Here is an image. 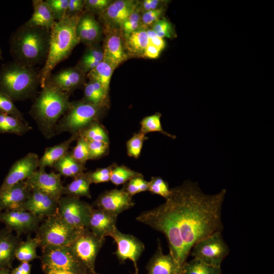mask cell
Here are the masks:
<instances>
[{
  "label": "cell",
  "mask_w": 274,
  "mask_h": 274,
  "mask_svg": "<svg viewBox=\"0 0 274 274\" xmlns=\"http://www.w3.org/2000/svg\"><path fill=\"white\" fill-rule=\"evenodd\" d=\"M226 189L208 195L197 183L186 181L171 189L165 201L142 212L145 221L167 239L169 249L188 256L199 241L222 232V207Z\"/></svg>",
  "instance_id": "1"
},
{
  "label": "cell",
  "mask_w": 274,
  "mask_h": 274,
  "mask_svg": "<svg viewBox=\"0 0 274 274\" xmlns=\"http://www.w3.org/2000/svg\"><path fill=\"white\" fill-rule=\"evenodd\" d=\"M82 14L65 17L56 21L50 29L47 56L43 67L39 71L41 88L45 86L53 69L66 59L80 43L77 34V26Z\"/></svg>",
  "instance_id": "2"
},
{
  "label": "cell",
  "mask_w": 274,
  "mask_h": 274,
  "mask_svg": "<svg viewBox=\"0 0 274 274\" xmlns=\"http://www.w3.org/2000/svg\"><path fill=\"white\" fill-rule=\"evenodd\" d=\"M69 95L47 81L36 97L30 114L46 138L56 134V126L70 106Z\"/></svg>",
  "instance_id": "3"
},
{
  "label": "cell",
  "mask_w": 274,
  "mask_h": 274,
  "mask_svg": "<svg viewBox=\"0 0 274 274\" xmlns=\"http://www.w3.org/2000/svg\"><path fill=\"white\" fill-rule=\"evenodd\" d=\"M50 31L25 24L20 26L10 39V52L14 61L30 67L44 63L49 49Z\"/></svg>",
  "instance_id": "4"
},
{
  "label": "cell",
  "mask_w": 274,
  "mask_h": 274,
  "mask_svg": "<svg viewBox=\"0 0 274 274\" xmlns=\"http://www.w3.org/2000/svg\"><path fill=\"white\" fill-rule=\"evenodd\" d=\"M39 85V72L33 67L13 61L3 64L0 69V92L14 101L34 96Z\"/></svg>",
  "instance_id": "5"
},
{
  "label": "cell",
  "mask_w": 274,
  "mask_h": 274,
  "mask_svg": "<svg viewBox=\"0 0 274 274\" xmlns=\"http://www.w3.org/2000/svg\"><path fill=\"white\" fill-rule=\"evenodd\" d=\"M106 107L94 105L82 99L71 102L65 114L58 121L55 134L68 132L78 134L91 124L99 121Z\"/></svg>",
  "instance_id": "6"
},
{
  "label": "cell",
  "mask_w": 274,
  "mask_h": 274,
  "mask_svg": "<svg viewBox=\"0 0 274 274\" xmlns=\"http://www.w3.org/2000/svg\"><path fill=\"white\" fill-rule=\"evenodd\" d=\"M83 230L71 226L56 213L43 221L36 232L35 237L41 248L70 246Z\"/></svg>",
  "instance_id": "7"
},
{
  "label": "cell",
  "mask_w": 274,
  "mask_h": 274,
  "mask_svg": "<svg viewBox=\"0 0 274 274\" xmlns=\"http://www.w3.org/2000/svg\"><path fill=\"white\" fill-rule=\"evenodd\" d=\"M40 259L46 273L52 270L67 271L75 274L89 272L74 254L70 246H53L41 248Z\"/></svg>",
  "instance_id": "8"
},
{
  "label": "cell",
  "mask_w": 274,
  "mask_h": 274,
  "mask_svg": "<svg viewBox=\"0 0 274 274\" xmlns=\"http://www.w3.org/2000/svg\"><path fill=\"white\" fill-rule=\"evenodd\" d=\"M221 232H215L196 243L190 253L193 258L207 264L221 267L222 261L229 252Z\"/></svg>",
  "instance_id": "9"
},
{
  "label": "cell",
  "mask_w": 274,
  "mask_h": 274,
  "mask_svg": "<svg viewBox=\"0 0 274 274\" xmlns=\"http://www.w3.org/2000/svg\"><path fill=\"white\" fill-rule=\"evenodd\" d=\"M93 207L80 198L62 196L58 201L56 213L71 226L83 230L88 229Z\"/></svg>",
  "instance_id": "10"
},
{
  "label": "cell",
  "mask_w": 274,
  "mask_h": 274,
  "mask_svg": "<svg viewBox=\"0 0 274 274\" xmlns=\"http://www.w3.org/2000/svg\"><path fill=\"white\" fill-rule=\"evenodd\" d=\"M105 239L100 238L88 229L82 230L70 246L81 263L90 273H94L97 256Z\"/></svg>",
  "instance_id": "11"
},
{
  "label": "cell",
  "mask_w": 274,
  "mask_h": 274,
  "mask_svg": "<svg viewBox=\"0 0 274 274\" xmlns=\"http://www.w3.org/2000/svg\"><path fill=\"white\" fill-rule=\"evenodd\" d=\"M44 220L21 208L0 212V222L19 236L21 234L36 232Z\"/></svg>",
  "instance_id": "12"
},
{
  "label": "cell",
  "mask_w": 274,
  "mask_h": 274,
  "mask_svg": "<svg viewBox=\"0 0 274 274\" xmlns=\"http://www.w3.org/2000/svg\"><path fill=\"white\" fill-rule=\"evenodd\" d=\"M117 244L115 253L121 262L129 260L133 263L134 274L139 273L138 260L145 250L143 243L134 235L124 233L117 228L110 236Z\"/></svg>",
  "instance_id": "13"
},
{
  "label": "cell",
  "mask_w": 274,
  "mask_h": 274,
  "mask_svg": "<svg viewBox=\"0 0 274 274\" xmlns=\"http://www.w3.org/2000/svg\"><path fill=\"white\" fill-rule=\"evenodd\" d=\"M94 204L97 209L118 217L122 212L132 208L135 203L132 197L122 189H113L100 193Z\"/></svg>",
  "instance_id": "14"
},
{
  "label": "cell",
  "mask_w": 274,
  "mask_h": 274,
  "mask_svg": "<svg viewBox=\"0 0 274 274\" xmlns=\"http://www.w3.org/2000/svg\"><path fill=\"white\" fill-rule=\"evenodd\" d=\"M106 37L103 47V60L115 70L126 60L128 55L126 51L122 33L120 29L106 27Z\"/></svg>",
  "instance_id": "15"
},
{
  "label": "cell",
  "mask_w": 274,
  "mask_h": 274,
  "mask_svg": "<svg viewBox=\"0 0 274 274\" xmlns=\"http://www.w3.org/2000/svg\"><path fill=\"white\" fill-rule=\"evenodd\" d=\"M39 157L29 153L15 161L0 187V191L30 177L39 168Z\"/></svg>",
  "instance_id": "16"
},
{
  "label": "cell",
  "mask_w": 274,
  "mask_h": 274,
  "mask_svg": "<svg viewBox=\"0 0 274 274\" xmlns=\"http://www.w3.org/2000/svg\"><path fill=\"white\" fill-rule=\"evenodd\" d=\"M61 175L51 172L47 173L45 169H38L26 180L32 189L44 192L59 200L62 196L63 186Z\"/></svg>",
  "instance_id": "17"
},
{
  "label": "cell",
  "mask_w": 274,
  "mask_h": 274,
  "mask_svg": "<svg viewBox=\"0 0 274 274\" xmlns=\"http://www.w3.org/2000/svg\"><path fill=\"white\" fill-rule=\"evenodd\" d=\"M138 4V2L134 0H118L112 2L100 14L106 27L120 29Z\"/></svg>",
  "instance_id": "18"
},
{
  "label": "cell",
  "mask_w": 274,
  "mask_h": 274,
  "mask_svg": "<svg viewBox=\"0 0 274 274\" xmlns=\"http://www.w3.org/2000/svg\"><path fill=\"white\" fill-rule=\"evenodd\" d=\"M58 201L44 192L32 189L30 195L21 208L44 218L56 213Z\"/></svg>",
  "instance_id": "19"
},
{
  "label": "cell",
  "mask_w": 274,
  "mask_h": 274,
  "mask_svg": "<svg viewBox=\"0 0 274 274\" xmlns=\"http://www.w3.org/2000/svg\"><path fill=\"white\" fill-rule=\"evenodd\" d=\"M31 191L32 189L26 180L0 191V212L21 208Z\"/></svg>",
  "instance_id": "20"
},
{
  "label": "cell",
  "mask_w": 274,
  "mask_h": 274,
  "mask_svg": "<svg viewBox=\"0 0 274 274\" xmlns=\"http://www.w3.org/2000/svg\"><path fill=\"white\" fill-rule=\"evenodd\" d=\"M117 216L93 207L89 218L88 229L96 236L105 239L117 228Z\"/></svg>",
  "instance_id": "21"
},
{
  "label": "cell",
  "mask_w": 274,
  "mask_h": 274,
  "mask_svg": "<svg viewBox=\"0 0 274 274\" xmlns=\"http://www.w3.org/2000/svg\"><path fill=\"white\" fill-rule=\"evenodd\" d=\"M147 269L146 274H183L182 269L173 256L169 253H163L159 241L155 252L149 261Z\"/></svg>",
  "instance_id": "22"
},
{
  "label": "cell",
  "mask_w": 274,
  "mask_h": 274,
  "mask_svg": "<svg viewBox=\"0 0 274 274\" xmlns=\"http://www.w3.org/2000/svg\"><path fill=\"white\" fill-rule=\"evenodd\" d=\"M85 76L83 72L75 66L63 69L51 75L48 81L70 94L83 84Z\"/></svg>",
  "instance_id": "23"
},
{
  "label": "cell",
  "mask_w": 274,
  "mask_h": 274,
  "mask_svg": "<svg viewBox=\"0 0 274 274\" xmlns=\"http://www.w3.org/2000/svg\"><path fill=\"white\" fill-rule=\"evenodd\" d=\"M77 34L80 42L88 46L96 44L99 40L101 27L92 14L86 11L82 14L77 24Z\"/></svg>",
  "instance_id": "24"
},
{
  "label": "cell",
  "mask_w": 274,
  "mask_h": 274,
  "mask_svg": "<svg viewBox=\"0 0 274 274\" xmlns=\"http://www.w3.org/2000/svg\"><path fill=\"white\" fill-rule=\"evenodd\" d=\"M22 241L19 236L5 227L0 230V269H9L15 258L16 249Z\"/></svg>",
  "instance_id": "25"
},
{
  "label": "cell",
  "mask_w": 274,
  "mask_h": 274,
  "mask_svg": "<svg viewBox=\"0 0 274 274\" xmlns=\"http://www.w3.org/2000/svg\"><path fill=\"white\" fill-rule=\"evenodd\" d=\"M33 13L30 18L24 24L50 30L55 24L53 14L45 1H32Z\"/></svg>",
  "instance_id": "26"
},
{
  "label": "cell",
  "mask_w": 274,
  "mask_h": 274,
  "mask_svg": "<svg viewBox=\"0 0 274 274\" xmlns=\"http://www.w3.org/2000/svg\"><path fill=\"white\" fill-rule=\"evenodd\" d=\"M78 136V134H72L66 140L46 148L43 155L39 159V168L45 169L46 167H53L68 152L71 144L77 139Z\"/></svg>",
  "instance_id": "27"
},
{
  "label": "cell",
  "mask_w": 274,
  "mask_h": 274,
  "mask_svg": "<svg viewBox=\"0 0 274 274\" xmlns=\"http://www.w3.org/2000/svg\"><path fill=\"white\" fill-rule=\"evenodd\" d=\"M123 37L125 48L128 55L143 57L149 43L146 29L142 28Z\"/></svg>",
  "instance_id": "28"
},
{
  "label": "cell",
  "mask_w": 274,
  "mask_h": 274,
  "mask_svg": "<svg viewBox=\"0 0 274 274\" xmlns=\"http://www.w3.org/2000/svg\"><path fill=\"white\" fill-rule=\"evenodd\" d=\"M91 184L88 172H84L73 178V180L63 187L62 195L80 198H91L90 186Z\"/></svg>",
  "instance_id": "29"
},
{
  "label": "cell",
  "mask_w": 274,
  "mask_h": 274,
  "mask_svg": "<svg viewBox=\"0 0 274 274\" xmlns=\"http://www.w3.org/2000/svg\"><path fill=\"white\" fill-rule=\"evenodd\" d=\"M31 129L26 121L0 111V133L22 135Z\"/></svg>",
  "instance_id": "30"
},
{
  "label": "cell",
  "mask_w": 274,
  "mask_h": 274,
  "mask_svg": "<svg viewBox=\"0 0 274 274\" xmlns=\"http://www.w3.org/2000/svg\"><path fill=\"white\" fill-rule=\"evenodd\" d=\"M61 176L74 178L84 172L85 165L76 161L68 152L56 162L53 166Z\"/></svg>",
  "instance_id": "31"
},
{
  "label": "cell",
  "mask_w": 274,
  "mask_h": 274,
  "mask_svg": "<svg viewBox=\"0 0 274 274\" xmlns=\"http://www.w3.org/2000/svg\"><path fill=\"white\" fill-rule=\"evenodd\" d=\"M76 67L85 74L95 67L103 60V49L96 44L88 46Z\"/></svg>",
  "instance_id": "32"
},
{
  "label": "cell",
  "mask_w": 274,
  "mask_h": 274,
  "mask_svg": "<svg viewBox=\"0 0 274 274\" xmlns=\"http://www.w3.org/2000/svg\"><path fill=\"white\" fill-rule=\"evenodd\" d=\"M108 94L98 82L89 80L84 85V97L82 100L96 105L107 106Z\"/></svg>",
  "instance_id": "33"
},
{
  "label": "cell",
  "mask_w": 274,
  "mask_h": 274,
  "mask_svg": "<svg viewBox=\"0 0 274 274\" xmlns=\"http://www.w3.org/2000/svg\"><path fill=\"white\" fill-rule=\"evenodd\" d=\"M114 70L110 64L102 60L87 74V77L89 80L100 83L106 93L108 94L110 81Z\"/></svg>",
  "instance_id": "34"
},
{
  "label": "cell",
  "mask_w": 274,
  "mask_h": 274,
  "mask_svg": "<svg viewBox=\"0 0 274 274\" xmlns=\"http://www.w3.org/2000/svg\"><path fill=\"white\" fill-rule=\"evenodd\" d=\"M39 247L38 239L28 236L25 241H21L15 252V258L21 262H27L40 258L37 253V249Z\"/></svg>",
  "instance_id": "35"
},
{
  "label": "cell",
  "mask_w": 274,
  "mask_h": 274,
  "mask_svg": "<svg viewBox=\"0 0 274 274\" xmlns=\"http://www.w3.org/2000/svg\"><path fill=\"white\" fill-rule=\"evenodd\" d=\"M161 114L158 112L145 117L140 122V131L145 134L150 132H158L170 139H175L176 136L165 131L161 122Z\"/></svg>",
  "instance_id": "36"
},
{
  "label": "cell",
  "mask_w": 274,
  "mask_h": 274,
  "mask_svg": "<svg viewBox=\"0 0 274 274\" xmlns=\"http://www.w3.org/2000/svg\"><path fill=\"white\" fill-rule=\"evenodd\" d=\"M79 136L87 141H101L110 144L108 133L99 121L95 122L83 129L79 132Z\"/></svg>",
  "instance_id": "37"
},
{
  "label": "cell",
  "mask_w": 274,
  "mask_h": 274,
  "mask_svg": "<svg viewBox=\"0 0 274 274\" xmlns=\"http://www.w3.org/2000/svg\"><path fill=\"white\" fill-rule=\"evenodd\" d=\"M143 175L127 166L113 164L111 170L110 181L114 185L118 186L124 184L130 180L142 176Z\"/></svg>",
  "instance_id": "38"
},
{
  "label": "cell",
  "mask_w": 274,
  "mask_h": 274,
  "mask_svg": "<svg viewBox=\"0 0 274 274\" xmlns=\"http://www.w3.org/2000/svg\"><path fill=\"white\" fill-rule=\"evenodd\" d=\"M183 274H222L221 267L207 264L193 258L183 266Z\"/></svg>",
  "instance_id": "39"
},
{
  "label": "cell",
  "mask_w": 274,
  "mask_h": 274,
  "mask_svg": "<svg viewBox=\"0 0 274 274\" xmlns=\"http://www.w3.org/2000/svg\"><path fill=\"white\" fill-rule=\"evenodd\" d=\"M146 134L139 131L134 133L126 142L128 156L137 159L140 156L144 142L148 139Z\"/></svg>",
  "instance_id": "40"
},
{
  "label": "cell",
  "mask_w": 274,
  "mask_h": 274,
  "mask_svg": "<svg viewBox=\"0 0 274 274\" xmlns=\"http://www.w3.org/2000/svg\"><path fill=\"white\" fill-rule=\"evenodd\" d=\"M142 13L137 6L134 11L120 28L123 36H126L139 29L144 28L141 22Z\"/></svg>",
  "instance_id": "41"
},
{
  "label": "cell",
  "mask_w": 274,
  "mask_h": 274,
  "mask_svg": "<svg viewBox=\"0 0 274 274\" xmlns=\"http://www.w3.org/2000/svg\"><path fill=\"white\" fill-rule=\"evenodd\" d=\"M148 191L166 199L171 193L168 183L160 177H152L149 181Z\"/></svg>",
  "instance_id": "42"
},
{
  "label": "cell",
  "mask_w": 274,
  "mask_h": 274,
  "mask_svg": "<svg viewBox=\"0 0 274 274\" xmlns=\"http://www.w3.org/2000/svg\"><path fill=\"white\" fill-rule=\"evenodd\" d=\"M76 146L70 151L72 156L78 162L85 165L89 160V151L87 140L78 136Z\"/></svg>",
  "instance_id": "43"
},
{
  "label": "cell",
  "mask_w": 274,
  "mask_h": 274,
  "mask_svg": "<svg viewBox=\"0 0 274 274\" xmlns=\"http://www.w3.org/2000/svg\"><path fill=\"white\" fill-rule=\"evenodd\" d=\"M123 185L122 189L132 197L139 193L148 191L149 181L142 176L134 178Z\"/></svg>",
  "instance_id": "44"
},
{
  "label": "cell",
  "mask_w": 274,
  "mask_h": 274,
  "mask_svg": "<svg viewBox=\"0 0 274 274\" xmlns=\"http://www.w3.org/2000/svg\"><path fill=\"white\" fill-rule=\"evenodd\" d=\"M0 111L26 121L22 113L17 109L14 101L8 95L0 92Z\"/></svg>",
  "instance_id": "45"
},
{
  "label": "cell",
  "mask_w": 274,
  "mask_h": 274,
  "mask_svg": "<svg viewBox=\"0 0 274 274\" xmlns=\"http://www.w3.org/2000/svg\"><path fill=\"white\" fill-rule=\"evenodd\" d=\"M87 141L89 151V160L99 159L108 153L110 144L101 141Z\"/></svg>",
  "instance_id": "46"
},
{
  "label": "cell",
  "mask_w": 274,
  "mask_h": 274,
  "mask_svg": "<svg viewBox=\"0 0 274 274\" xmlns=\"http://www.w3.org/2000/svg\"><path fill=\"white\" fill-rule=\"evenodd\" d=\"M69 0H46L56 21L65 17Z\"/></svg>",
  "instance_id": "47"
},
{
  "label": "cell",
  "mask_w": 274,
  "mask_h": 274,
  "mask_svg": "<svg viewBox=\"0 0 274 274\" xmlns=\"http://www.w3.org/2000/svg\"><path fill=\"white\" fill-rule=\"evenodd\" d=\"M150 27L158 37L162 39L171 38L175 35L174 27L171 23L165 18L158 20Z\"/></svg>",
  "instance_id": "48"
},
{
  "label": "cell",
  "mask_w": 274,
  "mask_h": 274,
  "mask_svg": "<svg viewBox=\"0 0 274 274\" xmlns=\"http://www.w3.org/2000/svg\"><path fill=\"white\" fill-rule=\"evenodd\" d=\"M113 164L107 167L99 168L88 172L91 184H98L110 181L111 174Z\"/></svg>",
  "instance_id": "49"
},
{
  "label": "cell",
  "mask_w": 274,
  "mask_h": 274,
  "mask_svg": "<svg viewBox=\"0 0 274 274\" xmlns=\"http://www.w3.org/2000/svg\"><path fill=\"white\" fill-rule=\"evenodd\" d=\"M112 2L110 0H85L84 8L88 13L101 14Z\"/></svg>",
  "instance_id": "50"
},
{
  "label": "cell",
  "mask_w": 274,
  "mask_h": 274,
  "mask_svg": "<svg viewBox=\"0 0 274 274\" xmlns=\"http://www.w3.org/2000/svg\"><path fill=\"white\" fill-rule=\"evenodd\" d=\"M163 13V8L142 13L141 22L143 27L146 29L151 27L156 22L161 19Z\"/></svg>",
  "instance_id": "51"
},
{
  "label": "cell",
  "mask_w": 274,
  "mask_h": 274,
  "mask_svg": "<svg viewBox=\"0 0 274 274\" xmlns=\"http://www.w3.org/2000/svg\"><path fill=\"white\" fill-rule=\"evenodd\" d=\"M85 0H69L65 17H72L80 14L83 11Z\"/></svg>",
  "instance_id": "52"
},
{
  "label": "cell",
  "mask_w": 274,
  "mask_h": 274,
  "mask_svg": "<svg viewBox=\"0 0 274 274\" xmlns=\"http://www.w3.org/2000/svg\"><path fill=\"white\" fill-rule=\"evenodd\" d=\"M165 2V1L160 0H145L141 3L138 2V7L141 12L143 13L150 10L162 8V5Z\"/></svg>",
  "instance_id": "53"
},
{
  "label": "cell",
  "mask_w": 274,
  "mask_h": 274,
  "mask_svg": "<svg viewBox=\"0 0 274 274\" xmlns=\"http://www.w3.org/2000/svg\"><path fill=\"white\" fill-rule=\"evenodd\" d=\"M161 51L160 49L149 43L144 52L143 57L156 59L159 57Z\"/></svg>",
  "instance_id": "54"
},
{
  "label": "cell",
  "mask_w": 274,
  "mask_h": 274,
  "mask_svg": "<svg viewBox=\"0 0 274 274\" xmlns=\"http://www.w3.org/2000/svg\"><path fill=\"white\" fill-rule=\"evenodd\" d=\"M31 265L27 262H21V264L14 268L10 274H30Z\"/></svg>",
  "instance_id": "55"
},
{
  "label": "cell",
  "mask_w": 274,
  "mask_h": 274,
  "mask_svg": "<svg viewBox=\"0 0 274 274\" xmlns=\"http://www.w3.org/2000/svg\"><path fill=\"white\" fill-rule=\"evenodd\" d=\"M149 43L157 47L161 51L165 47V42L164 39L158 36L149 39Z\"/></svg>",
  "instance_id": "56"
},
{
  "label": "cell",
  "mask_w": 274,
  "mask_h": 274,
  "mask_svg": "<svg viewBox=\"0 0 274 274\" xmlns=\"http://www.w3.org/2000/svg\"><path fill=\"white\" fill-rule=\"evenodd\" d=\"M46 274H75L73 272L67 271L62 270H52L48 272Z\"/></svg>",
  "instance_id": "57"
},
{
  "label": "cell",
  "mask_w": 274,
  "mask_h": 274,
  "mask_svg": "<svg viewBox=\"0 0 274 274\" xmlns=\"http://www.w3.org/2000/svg\"><path fill=\"white\" fill-rule=\"evenodd\" d=\"M0 274H10L9 269H0Z\"/></svg>",
  "instance_id": "58"
},
{
  "label": "cell",
  "mask_w": 274,
  "mask_h": 274,
  "mask_svg": "<svg viewBox=\"0 0 274 274\" xmlns=\"http://www.w3.org/2000/svg\"><path fill=\"white\" fill-rule=\"evenodd\" d=\"M85 274H97V273H96V272H94V273L87 272V273H85Z\"/></svg>",
  "instance_id": "59"
},
{
  "label": "cell",
  "mask_w": 274,
  "mask_h": 274,
  "mask_svg": "<svg viewBox=\"0 0 274 274\" xmlns=\"http://www.w3.org/2000/svg\"><path fill=\"white\" fill-rule=\"evenodd\" d=\"M0 58H1V50L0 49Z\"/></svg>",
  "instance_id": "60"
}]
</instances>
